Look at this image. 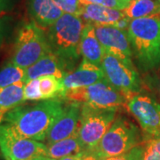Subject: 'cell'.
Listing matches in <instances>:
<instances>
[{"label": "cell", "mask_w": 160, "mask_h": 160, "mask_svg": "<svg viewBox=\"0 0 160 160\" xmlns=\"http://www.w3.org/2000/svg\"><path fill=\"white\" fill-rule=\"evenodd\" d=\"M62 100L78 102L96 109H118L126 106V98L103 79L91 86L65 92Z\"/></svg>", "instance_id": "cell-7"}, {"label": "cell", "mask_w": 160, "mask_h": 160, "mask_svg": "<svg viewBox=\"0 0 160 160\" xmlns=\"http://www.w3.org/2000/svg\"><path fill=\"white\" fill-rule=\"evenodd\" d=\"M106 81L119 91L126 100L142 91V79L136 67H131L119 59L105 53L101 65Z\"/></svg>", "instance_id": "cell-9"}, {"label": "cell", "mask_w": 160, "mask_h": 160, "mask_svg": "<svg viewBox=\"0 0 160 160\" xmlns=\"http://www.w3.org/2000/svg\"><path fill=\"white\" fill-rule=\"evenodd\" d=\"M158 91H159V93H160V76H159V78H158Z\"/></svg>", "instance_id": "cell-34"}, {"label": "cell", "mask_w": 160, "mask_h": 160, "mask_svg": "<svg viewBox=\"0 0 160 160\" xmlns=\"http://www.w3.org/2000/svg\"><path fill=\"white\" fill-rule=\"evenodd\" d=\"M144 142L143 134L133 122L118 116L100 142L95 153L101 160L125 154Z\"/></svg>", "instance_id": "cell-4"}, {"label": "cell", "mask_w": 160, "mask_h": 160, "mask_svg": "<svg viewBox=\"0 0 160 160\" xmlns=\"http://www.w3.org/2000/svg\"><path fill=\"white\" fill-rule=\"evenodd\" d=\"M82 105L78 102L65 104L62 113L47 132L46 144L56 142L77 135Z\"/></svg>", "instance_id": "cell-12"}, {"label": "cell", "mask_w": 160, "mask_h": 160, "mask_svg": "<svg viewBox=\"0 0 160 160\" xmlns=\"http://www.w3.org/2000/svg\"><path fill=\"white\" fill-rule=\"evenodd\" d=\"M126 107L142 129L144 140L160 136V103L148 94L139 92L127 100Z\"/></svg>", "instance_id": "cell-10"}, {"label": "cell", "mask_w": 160, "mask_h": 160, "mask_svg": "<svg viewBox=\"0 0 160 160\" xmlns=\"http://www.w3.org/2000/svg\"><path fill=\"white\" fill-rule=\"evenodd\" d=\"M127 33L133 62L142 72L160 66V14L131 20Z\"/></svg>", "instance_id": "cell-2"}, {"label": "cell", "mask_w": 160, "mask_h": 160, "mask_svg": "<svg viewBox=\"0 0 160 160\" xmlns=\"http://www.w3.org/2000/svg\"><path fill=\"white\" fill-rule=\"evenodd\" d=\"M6 113H7V112L0 109V126H1V125H2V123L4 122V118H5V116H6Z\"/></svg>", "instance_id": "cell-31"}, {"label": "cell", "mask_w": 160, "mask_h": 160, "mask_svg": "<svg viewBox=\"0 0 160 160\" xmlns=\"http://www.w3.org/2000/svg\"><path fill=\"white\" fill-rule=\"evenodd\" d=\"M82 160H101V158L98 157L95 151L92 150V151H85Z\"/></svg>", "instance_id": "cell-29"}, {"label": "cell", "mask_w": 160, "mask_h": 160, "mask_svg": "<svg viewBox=\"0 0 160 160\" xmlns=\"http://www.w3.org/2000/svg\"><path fill=\"white\" fill-rule=\"evenodd\" d=\"M82 6L86 5H99L112 9L123 11L127 7V5L123 0H79Z\"/></svg>", "instance_id": "cell-25"}, {"label": "cell", "mask_w": 160, "mask_h": 160, "mask_svg": "<svg viewBox=\"0 0 160 160\" xmlns=\"http://www.w3.org/2000/svg\"><path fill=\"white\" fill-rule=\"evenodd\" d=\"M50 52L46 33L30 22L22 25L18 31L10 62L27 69Z\"/></svg>", "instance_id": "cell-5"}, {"label": "cell", "mask_w": 160, "mask_h": 160, "mask_svg": "<svg viewBox=\"0 0 160 160\" xmlns=\"http://www.w3.org/2000/svg\"><path fill=\"white\" fill-rule=\"evenodd\" d=\"M25 82L20 81L13 85L0 89V109L8 112L9 110L23 105L26 102L24 97Z\"/></svg>", "instance_id": "cell-18"}, {"label": "cell", "mask_w": 160, "mask_h": 160, "mask_svg": "<svg viewBox=\"0 0 160 160\" xmlns=\"http://www.w3.org/2000/svg\"><path fill=\"white\" fill-rule=\"evenodd\" d=\"M158 2H159V3H160V0H158Z\"/></svg>", "instance_id": "cell-35"}, {"label": "cell", "mask_w": 160, "mask_h": 160, "mask_svg": "<svg viewBox=\"0 0 160 160\" xmlns=\"http://www.w3.org/2000/svg\"><path fill=\"white\" fill-rule=\"evenodd\" d=\"M80 17L86 22L92 24L117 26L126 16L120 10L99 5H86L82 7Z\"/></svg>", "instance_id": "cell-17"}, {"label": "cell", "mask_w": 160, "mask_h": 160, "mask_svg": "<svg viewBox=\"0 0 160 160\" xmlns=\"http://www.w3.org/2000/svg\"><path fill=\"white\" fill-rule=\"evenodd\" d=\"M25 69L8 62L0 70V89L23 81Z\"/></svg>", "instance_id": "cell-22"}, {"label": "cell", "mask_w": 160, "mask_h": 160, "mask_svg": "<svg viewBox=\"0 0 160 160\" xmlns=\"http://www.w3.org/2000/svg\"><path fill=\"white\" fill-rule=\"evenodd\" d=\"M64 107L61 99L21 105L6 113L4 123L8 124L21 137L46 142L47 132L62 113Z\"/></svg>", "instance_id": "cell-1"}, {"label": "cell", "mask_w": 160, "mask_h": 160, "mask_svg": "<svg viewBox=\"0 0 160 160\" xmlns=\"http://www.w3.org/2000/svg\"><path fill=\"white\" fill-rule=\"evenodd\" d=\"M24 97L26 102H38L43 101L40 92L39 78L29 80L24 86Z\"/></svg>", "instance_id": "cell-24"}, {"label": "cell", "mask_w": 160, "mask_h": 160, "mask_svg": "<svg viewBox=\"0 0 160 160\" xmlns=\"http://www.w3.org/2000/svg\"><path fill=\"white\" fill-rule=\"evenodd\" d=\"M28 11L32 22L43 29L51 27L64 13L53 0H29Z\"/></svg>", "instance_id": "cell-15"}, {"label": "cell", "mask_w": 160, "mask_h": 160, "mask_svg": "<svg viewBox=\"0 0 160 160\" xmlns=\"http://www.w3.org/2000/svg\"><path fill=\"white\" fill-rule=\"evenodd\" d=\"M142 160H160V136L144 140Z\"/></svg>", "instance_id": "cell-23"}, {"label": "cell", "mask_w": 160, "mask_h": 160, "mask_svg": "<svg viewBox=\"0 0 160 160\" xmlns=\"http://www.w3.org/2000/svg\"><path fill=\"white\" fill-rule=\"evenodd\" d=\"M69 6H71L72 8H74L78 15L80 16V13H81V11H82V7L83 6L80 4L79 0H64Z\"/></svg>", "instance_id": "cell-28"}, {"label": "cell", "mask_w": 160, "mask_h": 160, "mask_svg": "<svg viewBox=\"0 0 160 160\" xmlns=\"http://www.w3.org/2000/svg\"><path fill=\"white\" fill-rule=\"evenodd\" d=\"M39 87L42 100H62L65 93V89L62 79H59L54 76H46L39 78Z\"/></svg>", "instance_id": "cell-21"}, {"label": "cell", "mask_w": 160, "mask_h": 160, "mask_svg": "<svg viewBox=\"0 0 160 160\" xmlns=\"http://www.w3.org/2000/svg\"><path fill=\"white\" fill-rule=\"evenodd\" d=\"M117 109H96L82 105L77 136L84 151L95 150L116 118Z\"/></svg>", "instance_id": "cell-6"}, {"label": "cell", "mask_w": 160, "mask_h": 160, "mask_svg": "<svg viewBox=\"0 0 160 160\" xmlns=\"http://www.w3.org/2000/svg\"><path fill=\"white\" fill-rule=\"evenodd\" d=\"M84 153H85V151L80 152V153H78V154L71 155V156L65 157V158H61V159H59V160H82Z\"/></svg>", "instance_id": "cell-30"}, {"label": "cell", "mask_w": 160, "mask_h": 160, "mask_svg": "<svg viewBox=\"0 0 160 160\" xmlns=\"http://www.w3.org/2000/svg\"><path fill=\"white\" fill-rule=\"evenodd\" d=\"M68 73L69 70L64 62L50 52L38 62L25 69L23 82L27 83L29 80L37 79L46 76H54L59 79H62Z\"/></svg>", "instance_id": "cell-14"}, {"label": "cell", "mask_w": 160, "mask_h": 160, "mask_svg": "<svg viewBox=\"0 0 160 160\" xmlns=\"http://www.w3.org/2000/svg\"><path fill=\"white\" fill-rule=\"evenodd\" d=\"M47 157L59 160L62 158L83 152L84 149L77 135L67 138L56 142L46 144Z\"/></svg>", "instance_id": "cell-19"}, {"label": "cell", "mask_w": 160, "mask_h": 160, "mask_svg": "<svg viewBox=\"0 0 160 160\" xmlns=\"http://www.w3.org/2000/svg\"><path fill=\"white\" fill-rule=\"evenodd\" d=\"M0 151L6 160H36L47 157L46 144L19 136L4 122L0 126Z\"/></svg>", "instance_id": "cell-8"}, {"label": "cell", "mask_w": 160, "mask_h": 160, "mask_svg": "<svg viewBox=\"0 0 160 160\" xmlns=\"http://www.w3.org/2000/svg\"><path fill=\"white\" fill-rule=\"evenodd\" d=\"M123 12L130 20L159 15L160 3L158 0H132Z\"/></svg>", "instance_id": "cell-20"}, {"label": "cell", "mask_w": 160, "mask_h": 160, "mask_svg": "<svg viewBox=\"0 0 160 160\" xmlns=\"http://www.w3.org/2000/svg\"><path fill=\"white\" fill-rule=\"evenodd\" d=\"M14 5V0H0V26H7V13Z\"/></svg>", "instance_id": "cell-27"}, {"label": "cell", "mask_w": 160, "mask_h": 160, "mask_svg": "<svg viewBox=\"0 0 160 160\" xmlns=\"http://www.w3.org/2000/svg\"><path fill=\"white\" fill-rule=\"evenodd\" d=\"M36 160H55V159L50 158H48V157H44V158H38V159H36Z\"/></svg>", "instance_id": "cell-32"}, {"label": "cell", "mask_w": 160, "mask_h": 160, "mask_svg": "<svg viewBox=\"0 0 160 160\" xmlns=\"http://www.w3.org/2000/svg\"><path fill=\"white\" fill-rule=\"evenodd\" d=\"M123 1H124V2H125V3H126V5H127V6H128V5H129V3H130V2H131V1H132V0H123Z\"/></svg>", "instance_id": "cell-33"}, {"label": "cell", "mask_w": 160, "mask_h": 160, "mask_svg": "<svg viewBox=\"0 0 160 160\" xmlns=\"http://www.w3.org/2000/svg\"><path fill=\"white\" fill-rule=\"evenodd\" d=\"M143 156V142L133 149L129 150L125 154L119 155L117 157H112L106 158L105 160H142Z\"/></svg>", "instance_id": "cell-26"}, {"label": "cell", "mask_w": 160, "mask_h": 160, "mask_svg": "<svg viewBox=\"0 0 160 160\" xmlns=\"http://www.w3.org/2000/svg\"><path fill=\"white\" fill-rule=\"evenodd\" d=\"M80 53L83 59L101 67L106 52L98 40L92 23L86 22L85 25L80 42Z\"/></svg>", "instance_id": "cell-16"}, {"label": "cell", "mask_w": 160, "mask_h": 160, "mask_svg": "<svg viewBox=\"0 0 160 160\" xmlns=\"http://www.w3.org/2000/svg\"><path fill=\"white\" fill-rule=\"evenodd\" d=\"M85 25L80 16L64 12L46 32L51 52L62 61L69 72L74 69L81 56L80 42Z\"/></svg>", "instance_id": "cell-3"}, {"label": "cell", "mask_w": 160, "mask_h": 160, "mask_svg": "<svg viewBox=\"0 0 160 160\" xmlns=\"http://www.w3.org/2000/svg\"><path fill=\"white\" fill-rule=\"evenodd\" d=\"M98 40L106 52L113 55L131 67H136L133 62L131 42L127 30L114 25L93 24Z\"/></svg>", "instance_id": "cell-11"}, {"label": "cell", "mask_w": 160, "mask_h": 160, "mask_svg": "<svg viewBox=\"0 0 160 160\" xmlns=\"http://www.w3.org/2000/svg\"><path fill=\"white\" fill-rule=\"evenodd\" d=\"M103 79H105V77L102 67L83 59L77 69L69 72L62 81L66 92L71 89L91 86Z\"/></svg>", "instance_id": "cell-13"}]
</instances>
